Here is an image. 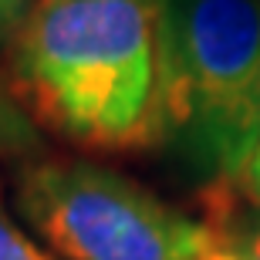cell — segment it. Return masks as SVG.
<instances>
[{
    "label": "cell",
    "mask_w": 260,
    "mask_h": 260,
    "mask_svg": "<svg viewBox=\"0 0 260 260\" xmlns=\"http://www.w3.org/2000/svg\"><path fill=\"white\" fill-rule=\"evenodd\" d=\"M17 213L61 260H233L216 213L196 220L85 159L27 162L17 176Z\"/></svg>",
    "instance_id": "3"
},
{
    "label": "cell",
    "mask_w": 260,
    "mask_h": 260,
    "mask_svg": "<svg viewBox=\"0 0 260 260\" xmlns=\"http://www.w3.org/2000/svg\"><path fill=\"white\" fill-rule=\"evenodd\" d=\"M41 149V132L34 118L20 108V102L0 85V155L20 159Z\"/></svg>",
    "instance_id": "4"
},
{
    "label": "cell",
    "mask_w": 260,
    "mask_h": 260,
    "mask_svg": "<svg viewBox=\"0 0 260 260\" xmlns=\"http://www.w3.org/2000/svg\"><path fill=\"white\" fill-rule=\"evenodd\" d=\"M155 4L34 0L10 38V95L95 152L155 142Z\"/></svg>",
    "instance_id": "1"
},
{
    "label": "cell",
    "mask_w": 260,
    "mask_h": 260,
    "mask_svg": "<svg viewBox=\"0 0 260 260\" xmlns=\"http://www.w3.org/2000/svg\"><path fill=\"white\" fill-rule=\"evenodd\" d=\"M155 142L243 179L260 142V0L155 4Z\"/></svg>",
    "instance_id": "2"
},
{
    "label": "cell",
    "mask_w": 260,
    "mask_h": 260,
    "mask_svg": "<svg viewBox=\"0 0 260 260\" xmlns=\"http://www.w3.org/2000/svg\"><path fill=\"white\" fill-rule=\"evenodd\" d=\"M0 260H58L48 250H41L24 230H17L14 223L0 210Z\"/></svg>",
    "instance_id": "5"
},
{
    "label": "cell",
    "mask_w": 260,
    "mask_h": 260,
    "mask_svg": "<svg viewBox=\"0 0 260 260\" xmlns=\"http://www.w3.org/2000/svg\"><path fill=\"white\" fill-rule=\"evenodd\" d=\"M30 4H34V0H0V34H7V30L14 34V27L24 20Z\"/></svg>",
    "instance_id": "7"
},
{
    "label": "cell",
    "mask_w": 260,
    "mask_h": 260,
    "mask_svg": "<svg viewBox=\"0 0 260 260\" xmlns=\"http://www.w3.org/2000/svg\"><path fill=\"white\" fill-rule=\"evenodd\" d=\"M220 216L223 230L230 237V250H233V260H260V226H250V230H240V226H233L230 220V206L223 203L220 210H213Z\"/></svg>",
    "instance_id": "6"
},
{
    "label": "cell",
    "mask_w": 260,
    "mask_h": 260,
    "mask_svg": "<svg viewBox=\"0 0 260 260\" xmlns=\"http://www.w3.org/2000/svg\"><path fill=\"white\" fill-rule=\"evenodd\" d=\"M243 179H247V186H250V193L260 200V142H257V149H253L250 162H247V173H243Z\"/></svg>",
    "instance_id": "8"
}]
</instances>
